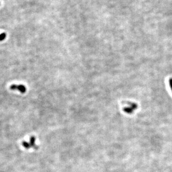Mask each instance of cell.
I'll use <instances>...</instances> for the list:
<instances>
[{
	"mask_svg": "<svg viewBox=\"0 0 172 172\" xmlns=\"http://www.w3.org/2000/svg\"><path fill=\"white\" fill-rule=\"evenodd\" d=\"M35 137L34 136H32L31 137L30 141L29 142H23V145L24 147L26 149H30L31 148H33L37 149V146L35 145Z\"/></svg>",
	"mask_w": 172,
	"mask_h": 172,
	"instance_id": "cell-1",
	"label": "cell"
},
{
	"mask_svg": "<svg viewBox=\"0 0 172 172\" xmlns=\"http://www.w3.org/2000/svg\"><path fill=\"white\" fill-rule=\"evenodd\" d=\"M10 89L12 91H18L19 92H21V93H24L26 92V88L25 87V86L20 85H13L10 87Z\"/></svg>",
	"mask_w": 172,
	"mask_h": 172,
	"instance_id": "cell-2",
	"label": "cell"
},
{
	"mask_svg": "<svg viewBox=\"0 0 172 172\" xmlns=\"http://www.w3.org/2000/svg\"><path fill=\"white\" fill-rule=\"evenodd\" d=\"M136 107H137V105H135V104H134L133 106V107H131V108H124L123 110L126 113H132L134 109H135V108H136Z\"/></svg>",
	"mask_w": 172,
	"mask_h": 172,
	"instance_id": "cell-3",
	"label": "cell"
},
{
	"mask_svg": "<svg viewBox=\"0 0 172 172\" xmlns=\"http://www.w3.org/2000/svg\"><path fill=\"white\" fill-rule=\"evenodd\" d=\"M6 37V34L3 32L1 34H0V41H3V40H5Z\"/></svg>",
	"mask_w": 172,
	"mask_h": 172,
	"instance_id": "cell-4",
	"label": "cell"
},
{
	"mask_svg": "<svg viewBox=\"0 0 172 172\" xmlns=\"http://www.w3.org/2000/svg\"><path fill=\"white\" fill-rule=\"evenodd\" d=\"M169 85L170 87V88L172 91V79H170V80H169Z\"/></svg>",
	"mask_w": 172,
	"mask_h": 172,
	"instance_id": "cell-5",
	"label": "cell"
}]
</instances>
